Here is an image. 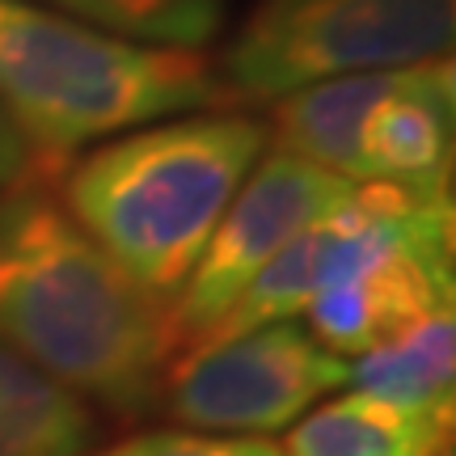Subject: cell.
I'll list each match as a JSON object with an SVG mask.
<instances>
[{"instance_id":"1","label":"cell","mask_w":456,"mask_h":456,"mask_svg":"<svg viewBox=\"0 0 456 456\" xmlns=\"http://www.w3.org/2000/svg\"><path fill=\"white\" fill-rule=\"evenodd\" d=\"M0 342L72 397L140 414L161 385L169 326L60 199L26 186L0 195Z\"/></svg>"},{"instance_id":"2","label":"cell","mask_w":456,"mask_h":456,"mask_svg":"<svg viewBox=\"0 0 456 456\" xmlns=\"http://www.w3.org/2000/svg\"><path fill=\"white\" fill-rule=\"evenodd\" d=\"M266 140V123L249 114L135 127L68 165L64 208L135 288L169 309Z\"/></svg>"},{"instance_id":"3","label":"cell","mask_w":456,"mask_h":456,"mask_svg":"<svg viewBox=\"0 0 456 456\" xmlns=\"http://www.w3.org/2000/svg\"><path fill=\"white\" fill-rule=\"evenodd\" d=\"M0 102L30 152L64 165L94 140L228 102L203 51L131 43L34 4L0 0Z\"/></svg>"},{"instance_id":"4","label":"cell","mask_w":456,"mask_h":456,"mask_svg":"<svg viewBox=\"0 0 456 456\" xmlns=\"http://www.w3.org/2000/svg\"><path fill=\"white\" fill-rule=\"evenodd\" d=\"M456 0H258L228 43V98L279 102L305 85L448 60Z\"/></svg>"},{"instance_id":"5","label":"cell","mask_w":456,"mask_h":456,"mask_svg":"<svg viewBox=\"0 0 456 456\" xmlns=\"http://www.w3.org/2000/svg\"><path fill=\"white\" fill-rule=\"evenodd\" d=\"M346 376V359L326 351L309 330L275 322L191 346L165 372V410L191 431L266 436L305 419Z\"/></svg>"},{"instance_id":"6","label":"cell","mask_w":456,"mask_h":456,"mask_svg":"<svg viewBox=\"0 0 456 456\" xmlns=\"http://www.w3.org/2000/svg\"><path fill=\"white\" fill-rule=\"evenodd\" d=\"M355 186L359 182H346L288 152H271L254 165L228 212L220 216L191 279L174 296V309H165L169 346H199L249 288V279L309 224L334 212Z\"/></svg>"},{"instance_id":"7","label":"cell","mask_w":456,"mask_h":456,"mask_svg":"<svg viewBox=\"0 0 456 456\" xmlns=\"http://www.w3.org/2000/svg\"><path fill=\"white\" fill-rule=\"evenodd\" d=\"M452 60L402 68L359 140V182H393L423 195H452Z\"/></svg>"},{"instance_id":"8","label":"cell","mask_w":456,"mask_h":456,"mask_svg":"<svg viewBox=\"0 0 456 456\" xmlns=\"http://www.w3.org/2000/svg\"><path fill=\"white\" fill-rule=\"evenodd\" d=\"M402 68L389 72H351L305 85L288 98L271 102L266 135H275L279 152L322 165L346 182H359V140L380 98L393 89Z\"/></svg>"},{"instance_id":"9","label":"cell","mask_w":456,"mask_h":456,"mask_svg":"<svg viewBox=\"0 0 456 456\" xmlns=\"http://www.w3.org/2000/svg\"><path fill=\"white\" fill-rule=\"evenodd\" d=\"M452 419L346 393L292 427L283 456H452Z\"/></svg>"},{"instance_id":"10","label":"cell","mask_w":456,"mask_h":456,"mask_svg":"<svg viewBox=\"0 0 456 456\" xmlns=\"http://www.w3.org/2000/svg\"><path fill=\"white\" fill-rule=\"evenodd\" d=\"M94 410L0 342V456H89Z\"/></svg>"},{"instance_id":"11","label":"cell","mask_w":456,"mask_h":456,"mask_svg":"<svg viewBox=\"0 0 456 456\" xmlns=\"http://www.w3.org/2000/svg\"><path fill=\"white\" fill-rule=\"evenodd\" d=\"M452 372H456V322L452 309H444L423 317V322H414L397 338L363 351L346 380H355V393H363V397L452 419V397H456Z\"/></svg>"},{"instance_id":"12","label":"cell","mask_w":456,"mask_h":456,"mask_svg":"<svg viewBox=\"0 0 456 456\" xmlns=\"http://www.w3.org/2000/svg\"><path fill=\"white\" fill-rule=\"evenodd\" d=\"M106 34L152 47H208L228 21V0H34Z\"/></svg>"},{"instance_id":"13","label":"cell","mask_w":456,"mask_h":456,"mask_svg":"<svg viewBox=\"0 0 456 456\" xmlns=\"http://www.w3.org/2000/svg\"><path fill=\"white\" fill-rule=\"evenodd\" d=\"M89 456H283L262 436H212V431H144Z\"/></svg>"},{"instance_id":"14","label":"cell","mask_w":456,"mask_h":456,"mask_svg":"<svg viewBox=\"0 0 456 456\" xmlns=\"http://www.w3.org/2000/svg\"><path fill=\"white\" fill-rule=\"evenodd\" d=\"M26 165H30V144H26L21 127L13 123V114L4 110V102H0V195L21 182Z\"/></svg>"}]
</instances>
